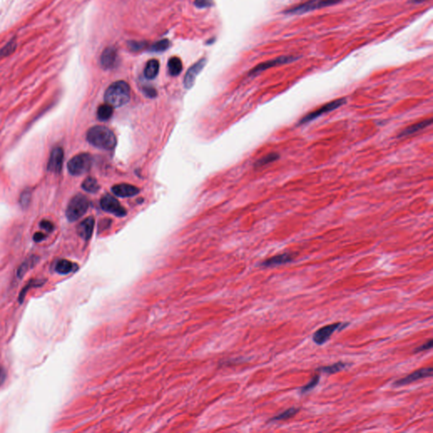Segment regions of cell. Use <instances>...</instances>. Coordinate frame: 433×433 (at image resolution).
I'll return each mask as SVG.
<instances>
[{"label":"cell","mask_w":433,"mask_h":433,"mask_svg":"<svg viewBox=\"0 0 433 433\" xmlns=\"http://www.w3.org/2000/svg\"><path fill=\"white\" fill-rule=\"evenodd\" d=\"M87 138L92 146L104 150H112L117 144L114 132L101 125H97L88 130Z\"/></svg>","instance_id":"cell-1"},{"label":"cell","mask_w":433,"mask_h":433,"mask_svg":"<svg viewBox=\"0 0 433 433\" xmlns=\"http://www.w3.org/2000/svg\"><path fill=\"white\" fill-rule=\"evenodd\" d=\"M104 98L107 104L112 107H122L130 101V86L124 81L114 82L105 91Z\"/></svg>","instance_id":"cell-2"},{"label":"cell","mask_w":433,"mask_h":433,"mask_svg":"<svg viewBox=\"0 0 433 433\" xmlns=\"http://www.w3.org/2000/svg\"><path fill=\"white\" fill-rule=\"evenodd\" d=\"M88 208L89 201L87 197L82 194L76 195L70 200L68 204L66 209V217L69 221H76L85 214Z\"/></svg>","instance_id":"cell-3"},{"label":"cell","mask_w":433,"mask_h":433,"mask_svg":"<svg viewBox=\"0 0 433 433\" xmlns=\"http://www.w3.org/2000/svg\"><path fill=\"white\" fill-rule=\"evenodd\" d=\"M342 0H310L306 3H300L299 5L284 10L283 13L287 15H301L310 11L322 9L324 7L331 6L340 3Z\"/></svg>","instance_id":"cell-4"},{"label":"cell","mask_w":433,"mask_h":433,"mask_svg":"<svg viewBox=\"0 0 433 433\" xmlns=\"http://www.w3.org/2000/svg\"><path fill=\"white\" fill-rule=\"evenodd\" d=\"M91 167V156L87 153H81L72 157L68 163V170L72 175H82L88 172Z\"/></svg>","instance_id":"cell-5"},{"label":"cell","mask_w":433,"mask_h":433,"mask_svg":"<svg viewBox=\"0 0 433 433\" xmlns=\"http://www.w3.org/2000/svg\"><path fill=\"white\" fill-rule=\"evenodd\" d=\"M346 103V99H345V98H339V99H337V100H334V101L328 103V104L323 105V106H322V107L318 108V109H316V110L313 111L312 113H309V114H306V116H304V117L300 120V122H299V124H306V123H308V122L314 121V120H316V119L320 117V116H322L323 114H327V113L331 112V111L335 110V109L339 108V107H341L342 105L345 104Z\"/></svg>","instance_id":"cell-6"},{"label":"cell","mask_w":433,"mask_h":433,"mask_svg":"<svg viewBox=\"0 0 433 433\" xmlns=\"http://www.w3.org/2000/svg\"><path fill=\"white\" fill-rule=\"evenodd\" d=\"M347 324L342 323H332L329 325L325 326L322 329H318L313 334L312 339L317 346H323L327 341H329L330 337L336 330H341L346 328Z\"/></svg>","instance_id":"cell-7"},{"label":"cell","mask_w":433,"mask_h":433,"mask_svg":"<svg viewBox=\"0 0 433 433\" xmlns=\"http://www.w3.org/2000/svg\"><path fill=\"white\" fill-rule=\"evenodd\" d=\"M101 208L105 212H109L117 217H124L126 215V210L121 206L120 202L110 195H105L102 197Z\"/></svg>","instance_id":"cell-8"},{"label":"cell","mask_w":433,"mask_h":433,"mask_svg":"<svg viewBox=\"0 0 433 433\" xmlns=\"http://www.w3.org/2000/svg\"><path fill=\"white\" fill-rule=\"evenodd\" d=\"M298 59L299 58L296 57V56H280V57H277L276 59H272V60H269L267 62L261 63L260 65H258V66H256L250 72V75H258L260 72L264 71L267 69L276 67V66H278V65H286V64H289V63L294 62V61H295Z\"/></svg>","instance_id":"cell-9"},{"label":"cell","mask_w":433,"mask_h":433,"mask_svg":"<svg viewBox=\"0 0 433 433\" xmlns=\"http://www.w3.org/2000/svg\"><path fill=\"white\" fill-rule=\"evenodd\" d=\"M433 376V367L421 368L414 371L413 373L408 375L405 378L399 379L394 382L395 386H405L411 384L412 382L420 380L422 378H430Z\"/></svg>","instance_id":"cell-10"},{"label":"cell","mask_w":433,"mask_h":433,"mask_svg":"<svg viewBox=\"0 0 433 433\" xmlns=\"http://www.w3.org/2000/svg\"><path fill=\"white\" fill-rule=\"evenodd\" d=\"M64 152L61 147H55L51 153L48 163V170L52 173H59L62 170Z\"/></svg>","instance_id":"cell-11"},{"label":"cell","mask_w":433,"mask_h":433,"mask_svg":"<svg viewBox=\"0 0 433 433\" xmlns=\"http://www.w3.org/2000/svg\"><path fill=\"white\" fill-rule=\"evenodd\" d=\"M206 63H207L206 59H201L188 69V71L185 76V80H184V84H185L186 88L190 89V88L192 87L194 83H195V79L199 75V73L202 71L204 68Z\"/></svg>","instance_id":"cell-12"},{"label":"cell","mask_w":433,"mask_h":433,"mask_svg":"<svg viewBox=\"0 0 433 433\" xmlns=\"http://www.w3.org/2000/svg\"><path fill=\"white\" fill-rule=\"evenodd\" d=\"M118 52L114 48H107L101 56V65L105 69H110L117 65Z\"/></svg>","instance_id":"cell-13"},{"label":"cell","mask_w":433,"mask_h":433,"mask_svg":"<svg viewBox=\"0 0 433 433\" xmlns=\"http://www.w3.org/2000/svg\"><path fill=\"white\" fill-rule=\"evenodd\" d=\"M112 192L119 197H132L140 192V190L129 184H119L112 187Z\"/></svg>","instance_id":"cell-14"},{"label":"cell","mask_w":433,"mask_h":433,"mask_svg":"<svg viewBox=\"0 0 433 433\" xmlns=\"http://www.w3.org/2000/svg\"><path fill=\"white\" fill-rule=\"evenodd\" d=\"M95 221L92 217H89L84 219L77 227V233L83 240H90L94 229Z\"/></svg>","instance_id":"cell-15"},{"label":"cell","mask_w":433,"mask_h":433,"mask_svg":"<svg viewBox=\"0 0 433 433\" xmlns=\"http://www.w3.org/2000/svg\"><path fill=\"white\" fill-rule=\"evenodd\" d=\"M293 260V255L290 254V253H284V254L277 255V256L264 260L263 262L261 263V266L265 267H277V266H280L283 264L291 262Z\"/></svg>","instance_id":"cell-16"},{"label":"cell","mask_w":433,"mask_h":433,"mask_svg":"<svg viewBox=\"0 0 433 433\" xmlns=\"http://www.w3.org/2000/svg\"><path fill=\"white\" fill-rule=\"evenodd\" d=\"M54 269L58 274L65 275V274H70L72 272L76 270L77 265L73 263L69 260L62 259V260H58L56 262Z\"/></svg>","instance_id":"cell-17"},{"label":"cell","mask_w":433,"mask_h":433,"mask_svg":"<svg viewBox=\"0 0 433 433\" xmlns=\"http://www.w3.org/2000/svg\"><path fill=\"white\" fill-rule=\"evenodd\" d=\"M433 123L432 120H427V121L418 122L416 124H412L411 126L404 129L403 131H401V133L398 135V137H408L411 136L412 134L416 133L419 130H423L424 128L427 127L428 125H430Z\"/></svg>","instance_id":"cell-18"},{"label":"cell","mask_w":433,"mask_h":433,"mask_svg":"<svg viewBox=\"0 0 433 433\" xmlns=\"http://www.w3.org/2000/svg\"><path fill=\"white\" fill-rule=\"evenodd\" d=\"M159 71V62L156 59H151L146 65L144 69L145 77L149 80L155 78Z\"/></svg>","instance_id":"cell-19"},{"label":"cell","mask_w":433,"mask_h":433,"mask_svg":"<svg viewBox=\"0 0 433 433\" xmlns=\"http://www.w3.org/2000/svg\"><path fill=\"white\" fill-rule=\"evenodd\" d=\"M168 67H169V72H170V75L172 76H177L182 71V61L178 57H172L169 60Z\"/></svg>","instance_id":"cell-20"},{"label":"cell","mask_w":433,"mask_h":433,"mask_svg":"<svg viewBox=\"0 0 433 433\" xmlns=\"http://www.w3.org/2000/svg\"><path fill=\"white\" fill-rule=\"evenodd\" d=\"M114 113V109L111 105L102 104L98 108V118L101 121H108Z\"/></svg>","instance_id":"cell-21"},{"label":"cell","mask_w":433,"mask_h":433,"mask_svg":"<svg viewBox=\"0 0 433 433\" xmlns=\"http://www.w3.org/2000/svg\"><path fill=\"white\" fill-rule=\"evenodd\" d=\"M82 188L87 192L96 193L99 190V185L97 179L92 177H88L82 183Z\"/></svg>","instance_id":"cell-22"},{"label":"cell","mask_w":433,"mask_h":433,"mask_svg":"<svg viewBox=\"0 0 433 433\" xmlns=\"http://www.w3.org/2000/svg\"><path fill=\"white\" fill-rule=\"evenodd\" d=\"M346 366H347V364H346V363L338 362V363H335V364H333L332 365L320 367V368L317 369V371L324 372L326 374H335L337 372L344 370Z\"/></svg>","instance_id":"cell-23"},{"label":"cell","mask_w":433,"mask_h":433,"mask_svg":"<svg viewBox=\"0 0 433 433\" xmlns=\"http://www.w3.org/2000/svg\"><path fill=\"white\" fill-rule=\"evenodd\" d=\"M17 48V41L15 39L10 40V42L3 46V48L0 50V57L4 58V57L11 55L12 53L16 52Z\"/></svg>","instance_id":"cell-24"},{"label":"cell","mask_w":433,"mask_h":433,"mask_svg":"<svg viewBox=\"0 0 433 433\" xmlns=\"http://www.w3.org/2000/svg\"><path fill=\"white\" fill-rule=\"evenodd\" d=\"M299 411H300V409H298V408H290L289 410L283 411V413L279 414L278 416H276L274 418L270 419V421L273 422V421H278V420H288V419L294 416L299 412Z\"/></svg>","instance_id":"cell-25"},{"label":"cell","mask_w":433,"mask_h":433,"mask_svg":"<svg viewBox=\"0 0 433 433\" xmlns=\"http://www.w3.org/2000/svg\"><path fill=\"white\" fill-rule=\"evenodd\" d=\"M278 158H279V155L277 153H270V154H267V156H263L260 159L257 161V163H255V167L256 168H260V167L265 166V165L269 164V163H274Z\"/></svg>","instance_id":"cell-26"},{"label":"cell","mask_w":433,"mask_h":433,"mask_svg":"<svg viewBox=\"0 0 433 433\" xmlns=\"http://www.w3.org/2000/svg\"><path fill=\"white\" fill-rule=\"evenodd\" d=\"M170 45V43L169 40H161V41L156 42V43H154L152 46L151 51H153V52H163V51H165L166 49H169Z\"/></svg>","instance_id":"cell-27"},{"label":"cell","mask_w":433,"mask_h":433,"mask_svg":"<svg viewBox=\"0 0 433 433\" xmlns=\"http://www.w3.org/2000/svg\"><path fill=\"white\" fill-rule=\"evenodd\" d=\"M319 380L320 375H316L314 378H312V380L307 384L305 385L302 388H300L301 394H306V393H308L310 391H312L316 388V385L318 384V382H319Z\"/></svg>","instance_id":"cell-28"},{"label":"cell","mask_w":433,"mask_h":433,"mask_svg":"<svg viewBox=\"0 0 433 433\" xmlns=\"http://www.w3.org/2000/svg\"><path fill=\"white\" fill-rule=\"evenodd\" d=\"M43 281L40 280V279L30 281L29 283H28V284L26 285V287H25V288L23 289L22 291L20 292V296H19V302H20V303H22L23 300L25 299V295H26V292H27V290H29L30 288H32V287L41 286V285H43Z\"/></svg>","instance_id":"cell-29"},{"label":"cell","mask_w":433,"mask_h":433,"mask_svg":"<svg viewBox=\"0 0 433 433\" xmlns=\"http://www.w3.org/2000/svg\"><path fill=\"white\" fill-rule=\"evenodd\" d=\"M33 264H34V259L33 258V259H29V260H26V262H24L19 267V269L17 271V276L19 277H22L23 275L27 272V270L33 267Z\"/></svg>","instance_id":"cell-30"},{"label":"cell","mask_w":433,"mask_h":433,"mask_svg":"<svg viewBox=\"0 0 433 433\" xmlns=\"http://www.w3.org/2000/svg\"><path fill=\"white\" fill-rule=\"evenodd\" d=\"M128 46H129V49L131 50V51H134V52H138V51H140V50H142V49H145V47L147 46V43H145V42H141V41H130L128 43Z\"/></svg>","instance_id":"cell-31"},{"label":"cell","mask_w":433,"mask_h":433,"mask_svg":"<svg viewBox=\"0 0 433 433\" xmlns=\"http://www.w3.org/2000/svg\"><path fill=\"white\" fill-rule=\"evenodd\" d=\"M433 339H429L427 343H425L422 346H420L419 347H417L416 348H415L414 352L415 353H419V352L425 351V350L430 349V348H433Z\"/></svg>","instance_id":"cell-32"},{"label":"cell","mask_w":433,"mask_h":433,"mask_svg":"<svg viewBox=\"0 0 433 433\" xmlns=\"http://www.w3.org/2000/svg\"><path fill=\"white\" fill-rule=\"evenodd\" d=\"M195 5L197 8H208L212 5V0H195Z\"/></svg>","instance_id":"cell-33"},{"label":"cell","mask_w":433,"mask_h":433,"mask_svg":"<svg viewBox=\"0 0 433 433\" xmlns=\"http://www.w3.org/2000/svg\"><path fill=\"white\" fill-rule=\"evenodd\" d=\"M40 227L43 228V229H45L46 231L48 232H52L53 230V228H54V226H53L52 223L50 221H47V220L41 222Z\"/></svg>","instance_id":"cell-34"},{"label":"cell","mask_w":433,"mask_h":433,"mask_svg":"<svg viewBox=\"0 0 433 433\" xmlns=\"http://www.w3.org/2000/svg\"><path fill=\"white\" fill-rule=\"evenodd\" d=\"M144 93L147 95L149 98H155L156 96V91L153 87H146L143 88Z\"/></svg>","instance_id":"cell-35"},{"label":"cell","mask_w":433,"mask_h":433,"mask_svg":"<svg viewBox=\"0 0 433 433\" xmlns=\"http://www.w3.org/2000/svg\"><path fill=\"white\" fill-rule=\"evenodd\" d=\"M30 192H25L23 194L22 196H21V200H20V203H21V205L22 206H26L28 204V202L30 201Z\"/></svg>","instance_id":"cell-36"},{"label":"cell","mask_w":433,"mask_h":433,"mask_svg":"<svg viewBox=\"0 0 433 433\" xmlns=\"http://www.w3.org/2000/svg\"><path fill=\"white\" fill-rule=\"evenodd\" d=\"M5 378H6V371L3 366L0 365V386L3 384V381H5Z\"/></svg>","instance_id":"cell-37"},{"label":"cell","mask_w":433,"mask_h":433,"mask_svg":"<svg viewBox=\"0 0 433 433\" xmlns=\"http://www.w3.org/2000/svg\"><path fill=\"white\" fill-rule=\"evenodd\" d=\"M46 238V235L43 233H36L34 236H33V240L36 241V242H40V241H43L44 239Z\"/></svg>","instance_id":"cell-38"},{"label":"cell","mask_w":433,"mask_h":433,"mask_svg":"<svg viewBox=\"0 0 433 433\" xmlns=\"http://www.w3.org/2000/svg\"><path fill=\"white\" fill-rule=\"evenodd\" d=\"M425 1H428V0H412V2L415 3H421L425 2Z\"/></svg>","instance_id":"cell-39"}]
</instances>
